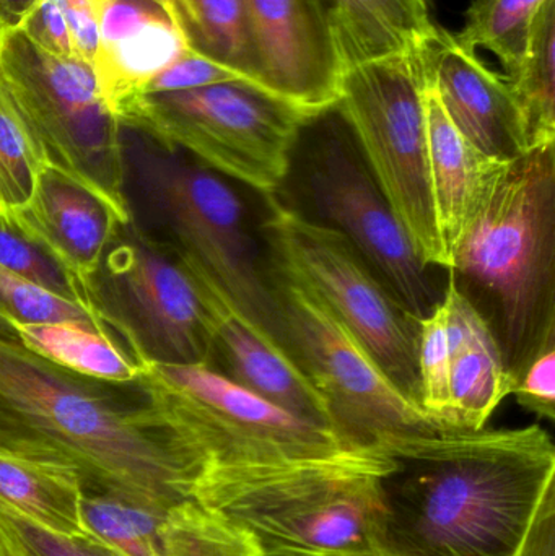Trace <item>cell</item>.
<instances>
[{"label":"cell","mask_w":555,"mask_h":556,"mask_svg":"<svg viewBox=\"0 0 555 556\" xmlns=\"http://www.w3.org/2000/svg\"><path fill=\"white\" fill-rule=\"evenodd\" d=\"M163 152L195 163L263 195L276 194L310 119L305 111L253 81H222L194 90L140 94L116 113Z\"/></svg>","instance_id":"cell-6"},{"label":"cell","mask_w":555,"mask_h":556,"mask_svg":"<svg viewBox=\"0 0 555 556\" xmlns=\"http://www.w3.org/2000/svg\"><path fill=\"white\" fill-rule=\"evenodd\" d=\"M417 379L419 405L424 414L445 430L458 431L453 427L450 346L446 337V313L442 301L429 316L420 319Z\"/></svg>","instance_id":"cell-28"},{"label":"cell","mask_w":555,"mask_h":556,"mask_svg":"<svg viewBox=\"0 0 555 556\" xmlns=\"http://www.w3.org/2000/svg\"><path fill=\"white\" fill-rule=\"evenodd\" d=\"M0 531L13 556H121L90 535H62L0 503Z\"/></svg>","instance_id":"cell-31"},{"label":"cell","mask_w":555,"mask_h":556,"mask_svg":"<svg viewBox=\"0 0 555 556\" xmlns=\"http://www.w3.org/2000/svg\"><path fill=\"white\" fill-rule=\"evenodd\" d=\"M450 346L453 427L484 430L489 418L514 391L501 346L488 320L462 293L450 274L442 296Z\"/></svg>","instance_id":"cell-21"},{"label":"cell","mask_w":555,"mask_h":556,"mask_svg":"<svg viewBox=\"0 0 555 556\" xmlns=\"http://www.w3.org/2000/svg\"><path fill=\"white\" fill-rule=\"evenodd\" d=\"M198 281L211 314L212 359L217 356L220 362L218 371L264 401L338 434L328 401L292 353L214 287Z\"/></svg>","instance_id":"cell-18"},{"label":"cell","mask_w":555,"mask_h":556,"mask_svg":"<svg viewBox=\"0 0 555 556\" xmlns=\"http://www.w3.org/2000/svg\"><path fill=\"white\" fill-rule=\"evenodd\" d=\"M41 168L0 87V214L25 204Z\"/></svg>","instance_id":"cell-30"},{"label":"cell","mask_w":555,"mask_h":556,"mask_svg":"<svg viewBox=\"0 0 555 556\" xmlns=\"http://www.w3.org/2000/svg\"><path fill=\"white\" fill-rule=\"evenodd\" d=\"M426 119L433 207L450 269L459 241L491 198L508 162L491 159L469 143L427 85Z\"/></svg>","instance_id":"cell-20"},{"label":"cell","mask_w":555,"mask_h":556,"mask_svg":"<svg viewBox=\"0 0 555 556\" xmlns=\"http://www.w3.org/2000/svg\"><path fill=\"white\" fill-rule=\"evenodd\" d=\"M420 46L345 68L338 110L417 256L449 269L430 185Z\"/></svg>","instance_id":"cell-7"},{"label":"cell","mask_w":555,"mask_h":556,"mask_svg":"<svg viewBox=\"0 0 555 556\" xmlns=\"http://www.w3.org/2000/svg\"><path fill=\"white\" fill-rule=\"evenodd\" d=\"M13 339L52 365L100 381L133 382L143 372L126 349L110 333L77 320L15 324Z\"/></svg>","instance_id":"cell-23"},{"label":"cell","mask_w":555,"mask_h":556,"mask_svg":"<svg viewBox=\"0 0 555 556\" xmlns=\"http://www.w3.org/2000/svg\"><path fill=\"white\" fill-rule=\"evenodd\" d=\"M38 0H0V28H18Z\"/></svg>","instance_id":"cell-38"},{"label":"cell","mask_w":555,"mask_h":556,"mask_svg":"<svg viewBox=\"0 0 555 556\" xmlns=\"http://www.w3.org/2000/svg\"><path fill=\"white\" fill-rule=\"evenodd\" d=\"M74 59L93 65L100 38V0H62Z\"/></svg>","instance_id":"cell-36"},{"label":"cell","mask_w":555,"mask_h":556,"mask_svg":"<svg viewBox=\"0 0 555 556\" xmlns=\"http://www.w3.org/2000/svg\"><path fill=\"white\" fill-rule=\"evenodd\" d=\"M0 556H13L5 538H3L2 531H0Z\"/></svg>","instance_id":"cell-40"},{"label":"cell","mask_w":555,"mask_h":556,"mask_svg":"<svg viewBox=\"0 0 555 556\" xmlns=\"http://www.w3.org/2000/svg\"><path fill=\"white\" fill-rule=\"evenodd\" d=\"M62 320H77L104 330L93 311L84 304L58 296L0 266V336L13 337L15 324Z\"/></svg>","instance_id":"cell-29"},{"label":"cell","mask_w":555,"mask_h":556,"mask_svg":"<svg viewBox=\"0 0 555 556\" xmlns=\"http://www.w3.org/2000/svg\"><path fill=\"white\" fill-rule=\"evenodd\" d=\"M517 556H555V483L547 489Z\"/></svg>","instance_id":"cell-37"},{"label":"cell","mask_w":555,"mask_h":556,"mask_svg":"<svg viewBox=\"0 0 555 556\" xmlns=\"http://www.w3.org/2000/svg\"><path fill=\"white\" fill-rule=\"evenodd\" d=\"M2 215L67 274L90 307L91 277L121 227H126L117 215L93 192L48 165L36 173L28 201Z\"/></svg>","instance_id":"cell-16"},{"label":"cell","mask_w":555,"mask_h":556,"mask_svg":"<svg viewBox=\"0 0 555 556\" xmlns=\"http://www.w3.org/2000/svg\"><path fill=\"white\" fill-rule=\"evenodd\" d=\"M143 366L179 437L205 467L261 466L349 451L335 431L264 401L212 365Z\"/></svg>","instance_id":"cell-12"},{"label":"cell","mask_w":555,"mask_h":556,"mask_svg":"<svg viewBox=\"0 0 555 556\" xmlns=\"http://www.w3.org/2000/svg\"><path fill=\"white\" fill-rule=\"evenodd\" d=\"M427 87L446 116L484 155L512 162L528 152L520 111L507 80L466 51L452 33L437 28L420 46Z\"/></svg>","instance_id":"cell-17"},{"label":"cell","mask_w":555,"mask_h":556,"mask_svg":"<svg viewBox=\"0 0 555 556\" xmlns=\"http://www.w3.org/2000/svg\"><path fill=\"white\" fill-rule=\"evenodd\" d=\"M0 266L58 296L67 298L87 306L80 290L67 274L38 247L22 237L2 214H0Z\"/></svg>","instance_id":"cell-32"},{"label":"cell","mask_w":555,"mask_h":556,"mask_svg":"<svg viewBox=\"0 0 555 556\" xmlns=\"http://www.w3.org/2000/svg\"><path fill=\"white\" fill-rule=\"evenodd\" d=\"M98 29L91 68L114 114L140 97L160 72L191 52L173 16L155 0H100Z\"/></svg>","instance_id":"cell-19"},{"label":"cell","mask_w":555,"mask_h":556,"mask_svg":"<svg viewBox=\"0 0 555 556\" xmlns=\"http://www.w3.org/2000/svg\"><path fill=\"white\" fill-rule=\"evenodd\" d=\"M546 0H472L465 26L453 35L463 49L485 48L497 55L505 74L524 61L531 33Z\"/></svg>","instance_id":"cell-27"},{"label":"cell","mask_w":555,"mask_h":556,"mask_svg":"<svg viewBox=\"0 0 555 556\" xmlns=\"http://www.w3.org/2000/svg\"><path fill=\"white\" fill-rule=\"evenodd\" d=\"M380 451L261 466L205 467L192 495L264 556H378Z\"/></svg>","instance_id":"cell-4"},{"label":"cell","mask_w":555,"mask_h":556,"mask_svg":"<svg viewBox=\"0 0 555 556\" xmlns=\"http://www.w3.org/2000/svg\"><path fill=\"white\" fill-rule=\"evenodd\" d=\"M84 477L61 454L0 433V503L62 535H87L81 518Z\"/></svg>","instance_id":"cell-22"},{"label":"cell","mask_w":555,"mask_h":556,"mask_svg":"<svg viewBox=\"0 0 555 556\" xmlns=\"http://www.w3.org/2000/svg\"><path fill=\"white\" fill-rule=\"evenodd\" d=\"M18 28L49 54L74 59L62 0H38Z\"/></svg>","instance_id":"cell-35"},{"label":"cell","mask_w":555,"mask_h":556,"mask_svg":"<svg viewBox=\"0 0 555 556\" xmlns=\"http://www.w3.org/2000/svg\"><path fill=\"white\" fill-rule=\"evenodd\" d=\"M240 75L230 68L202 58L195 52H188L178 61L173 62L165 71L160 72L142 94L173 93V91L194 90V88L209 87L222 81L238 80ZM244 80V78H243Z\"/></svg>","instance_id":"cell-33"},{"label":"cell","mask_w":555,"mask_h":556,"mask_svg":"<svg viewBox=\"0 0 555 556\" xmlns=\"http://www.w3.org/2000/svg\"><path fill=\"white\" fill-rule=\"evenodd\" d=\"M449 273L488 320L515 388L555 346V146L508 162Z\"/></svg>","instance_id":"cell-3"},{"label":"cell","mask_w":555,"mask_h":556,"mask_svg":"<svg viewBox=\"0 0 555 556\" xmlns=\"http://www.w3.org/2000/svg\"><path fill=\"white\" fill-rule=\"evenodd\" d=\"M104 332L116 330L142 363L211 365V314L204 290L181 257L130 222L121 227L88 285Z\"/></svg>","instance_id":"cell-10"},{"label":"cell","mask_w":555,"mask_h":556,"mask_svg":"<svg viewBox=\"0 0 555 556\" xmlns=\"http://www.w3.org/2000/svg\"><path fill=\"white\" fill-rule=\"evenodd\" d=\"M155 2H159L160 5H162L163 9L173 16V20H175V2H173V0H155Z\"/></svg>","instance_id":"cell-39"},{"label":"cell","mask_w":555,"mask_h":556,"mask_svg":"<svg viewBox=\"0 0 555 556\" xmlns=\"http://www.w3.org/2000/svg\"><path fill=\"white\" fill-rule=\"evenodd\" d=\"M266 266L287 349L325 395L338 437L349 451L388 453L409 441L450 431L391 381L308 288Z\"/></svg>","instance_id":"cell-9"},{"label":"cell","mask_w":555,"mask_h":556,"mask_svg":"<svg viewBox=\"0 0 555 556\" xmlns=\"http://www.w3.org/2000/svg\"><path fill=\"white\" fill-rule=\"evenodd\" d=\"M0 87L39 165L93 192L121 224L134 222L124 127L101 97L93 68L49 54L22 28H0Z\"/></svg>","instance_id":"cell-5"},{"label":"cell","mask_w":555,"mask_h":556,"mask_svg":"<svg viewBox=\"0 0 555 556\" xmlns=\"http://www.w3.org/2000/svg\"><path fill=\"white\" fill-rule=\"evenodd\" d=\"M142 173L182 263L287 349L266 257L248 230L240 195L217 173L176 153L147 156Z\"/></svg>","instance_id":"cell-11"},{"label":"cell","mask_w":555,"mask_h":556,"mask_svg":"<svg viewBox=\"0 0 555 556\" xmlns=\"http://www.w3.org/2000/svg\"><path fill=\"white\" fill-rule=\"evenodd\" d=\"M189 49L260 85L247 0H173Z\"/></svg>","instance_id":"cell-24"},{"label":"cell","mask_w":555,"mask_h":556,"mask_svg":"<svg viewBox=\"0 0 555 556\" xmlns=\"http://www.w3.org/2000/svg\"><path fill=\"white\" fill-rule=\"evenodd\" d=\"M266 263L308 288L354 333L391 381L419 405L420 319L375 276L351 241L326 224L264 195ZM420 407V405H419Z\"/></svg>","instance_id":"cell-8"},{"label":"cell","mask_w":555,"mask_h":556,"mask_svg":"<svg viewBox=\"0 0 555 556\" xmlns=\"http://www.w3.org/2000/svg\"><path fill=\"white\" fill-rule=\"evenodd\" d=\"M0 433L71 460L84 490L143 505L192 496L204 463L185 443L143 366L136 381L75 375L0 336Z\"/></svg>","instance_id":"cell-2"},{"label":"cell","mask_w":555,"mask_h":556,"mask_svg":"<svg viewBox=\"0 0 555 556\" xmlns=\"http://www.w3.org/2000/svg\"><path fill=\"white\" fill-rule=\"evenodd\" d=\"M504 78L520 111L528 152L555 146V0L540 10L524 61Z\"/></svg>","instance_id":"cell-25"},{"label":"cell","mask_w":555,"mask_h":556,"mask_svg":"<svg viewBox=\"0 0 555 556\" xmlns=\"http://www.w3.org/2000/svg\"><path fill=\"white\" fill-rule=\"evenodd\" d=\"M357 33L355 64L400 54L436 35L429 0H348Z\"/></svg>","instance_id":"cell-26"},{"label":"cell","mask_w":555,"mask_h":556,"mask_svg":"<svg viewBox=\"0 0 555 556\" xmlns=\"http://www.w3.org/2000/svg\"><path fill=\"white\" fill-rule=\"evenodd\" d=\"M306 191L319 217L341 231L388 290L414 314L429 316L439 296L403 225L371 178L338 104L312 119Z\"/></svg>","instance_id":"cell-13"},{"label":"cell","mask_w":555,"mask_h":556,"mask_svg":"<svg viewBox=\"0 0 555 556\" xmlns=\"http://www.w3.org/2000/svg\"><path fill=\"white\" fill-rule=\"evenodd\" d=\"M81 518L87 535L121 556H264L250 534L194 495L143 505L84 490Z\"/></svg>","instance_id":"cell-15"},{"label":"cell","mask_w":555,"mask_h":556,"mask_svg":"<svg viewBox=\"0 0 555 556\" xmlns=\"http://www.w3.org/2000/svg\"><path fill=\"white\" fill-rule=\"evenodd\" d=\"M261 87L310 116L339 101L345 72L335 33L313 0H247Z\"/></svg>","instance_id":"cell-14"},{"label":"cell","mask_w":555,"mask_h":556,"mask_svg":"<svg viewBox=\"0 0 555 556\" xmlns=\"http://www.w3.org/2000/svg\"><path fill=\"white\" fill-rule=\"evenodd\" d=\"M512 395L525 410L544 420H555V346L525 369Z\"/></svg>","instance_id":"cell-34"},{"label":"cell","mask_w":555,"mask_h":556,"mask_svg":"<svg viewBox=\"0 0 555 556\" xmlns=\"http://www.w3.org/2000/svg\"><path fill=\"white\" fill-rule=\"evenodd\" d=\"M384 454L378 556H517L555 483L540 425L445 431Z\"/></svg>","instance_id":"cell-1"}]
</instances>
